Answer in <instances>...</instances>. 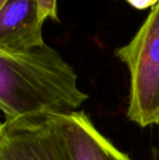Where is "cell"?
Returning <instances> with one entry per match:
<instances>
[{"label":"cell","mask_w":159,"mask_h":160,"mask_svg":"<svg viewBox=\"0 0 159 160\" xmlns=\"http://www.w3.org/2000/svg\"><path fill=\"white\" fill-rule=\"evenodd\" d=\"M4 1H6V0H0V8H1V6L4 3Z\"/></svg>","instance_id":"obj_8"},{"label":"cell","mask_w":159,"mask_h":160,"mask_svg":"<svg viewBox=\"0 0 159 160\" xmlns=\"http://www.w3.org/2000/svg\"><path fill=\"white\" fill-rule=\"evenodd\" d=\"M71 160H132L95 127L84 111L53 116Z\"/></svg>","instance_id":"obj_4"},{"label":"cell","mask_w":159,"mask_h":160,"mask_svg":"<svg viewBox=\"0 0 159 160\" xmlns=\"http://www.w3.org/2000/svg\"><path fill=\"white\" fill-rule=\"evenodd\" d=\"M158 127H159V122H158Z\"/></svg>","instance_id":"obj_9"},{"label":"cell","mask_w":159,"mask_h":160,"mask_svg":"<svg viewBox=\"0 0 159 160\" xmlns=\"http://www.w3.org/2000/svg\"><path fill=\"white\" fill-rule=\"evenodd\" d=\"M0 160H71L53 116L0 123Z\"/></svg>","instance_id":"obj_3"},{"label":"cell","mask_w":159,"mask_h":160,"mask_svg":"<svg viewBox=\"0 0 159 160\" xmlns=\"http://www.w3.org/2000/svg\"><path fill=\"white\" fill-rule=\"evenodd\" d=\"M130 72L127 116L142 128L159 122V2L134 37L116 49Z\"/></svg>","instance_id":"obj_2"},{"label":"cell","mask_w":159,"mask_h":160,"mask_svg":"<svg viewBox=\"0 0 159 160\" xmlns=\"http://www.w3.org/2000/svg\"><path fill=\"white\" fill-rule=\"evenodd\" d=\"M58 0H37L38 6V14L42 22L46 20L51 19L53 21H59L58 18V8H57Z\"/></svg>","instance_id":"obj_6"},{"label":"cell","mask_w":159,"mask_h":160,"mask_svg":"<svg viewBox=\"0 0 159 160\" xmlns=\"http://www.w3.org/2000/svg\"><path fill=\"white\" fill-rule=\"evenodd\" d=\"M127 2L135 9L145 10L148 8L153 9L159 2V0H127Z\"/></svg>","instance_id":"obj_7"},{"label":"cell","mask_w":159,"mask_h":160,"mask_svg":"<svg viewBox=\"0 0 159 160\" xmlns=\"http://www.w3.org/2000/svg\"><path fill=\"white\" fill-rule=\"evenodd\" d=\"M37 0H6L0 8V49L24 50L45 44Z\"/></svg>","instance_id":"obj_5"},{"label":"cell","mask_w":159,"mask_h":160,"mask_svg":"<svg viewBox=\"0 0 159 160\" xmlns=\"http://www.w3.org/2000/svg\"><path fill=\"white\" fill-rule=\"evenodd\" d=\"M87 98L73 67L46 42L0 49V110L6 120L77 111Z\"/></svg>","instance_id":"obj_1"}]
</instances>
